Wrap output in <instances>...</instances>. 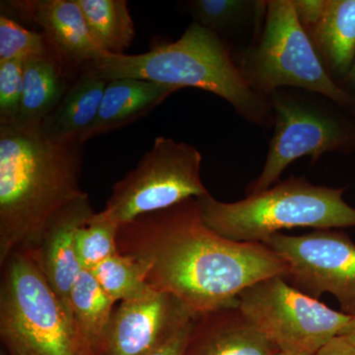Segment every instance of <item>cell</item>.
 I'll return each mask as SVG.
<instances>
[{
    "mask_svg": "<svg viewBox=\"0 0 355 355\" xmlns=\"http://www.w3.org/2000/svg\"><path fill=\"white\" fill-rule=\"evenodd\" d=\"M273 135L261 174L246 188L254 195L279 183L294 161L309 157L312 165L326 153L355 150V114L329 98L296 88H280L268 96Z\"/></svg>",
    "mask_w": 355,
    "mask_h": 355,
    "instance_id": "52a82bcc",
    "label": "cell"
},
{
    "mask_svg": "<svg viewBox=\"0 0 355 355\" xmlns=\"http://www.w3.org/2000/svg\"><path fill=\"white\" fill-rule=\"evenodd\" d=\"M277 355H304V354H288V352H280L279 354Z\"/></svg>",
    "mask_w": 355,
    "mask_h": 355,
    "instance_id": "f546056e",
    "label": "cell"
},
{
    "mask_svg": "<svg viewBox=\"0 0 355 355\" xmlns=\"http://www.w3.org/2000/svg\"><path fill=\"white\" fill-rule=\"evenodd\" d=\"M0 355H8V354H6V352H1V354H0Z\"/></svg>",
    "mask_w": 355,
    "mask_h": 355,
    "instance_id": "4dcf8cb0",
    "label": "cell"
},
{
    "mask_svg": "<svg viewBox=\"0 0 355 355\" xmlns=\"http://www.w3.org/2000/svg\"><path fill=\"white\" fill-rule=\"evenodd\" d=\"M343 336H345V338H347V340H349V342L352 343V345H354L355 347V327H354L352 330H349L347 334H345V335Z\"/></svg>",
    "mask_w": 355,
    "mask_h": 355,
    "instance_id": "f1b7e54d",
    "label": "cell"
},
{
    "mask_svg": "<svg viewBox=\"0 0 355 355\" xmlns=\"http://www.w3.org/2000/svg\"><path fill=\"white\" fill-rule=\"evenodd\" d=\"M263 244L286 261L284 279L318 299L331 293L345 314L355 317V244L343 232L321 229L308 234L277 233Z\"/></svg>",
    "mask_w": 355,
    "mask_h": 355,
    "instance_id": "30bf717a",
    "label": "cell"
},
{
    "mask_svg": "<svg viewBox=\"0 0 355 355\" xmlns=\"http://www.w3.org/2000/svg\"><path fill=\"white\" fill-rule=\"evenodd\" d=\"M304 30L330 76L343 83L355 62V0H326L319 19Z\"/></svg>",
    "mask_w": 355,
    "mask_h": 355,
    "instance_id": "2e32d148",
    "label": "cell"
},
{
    "mask_svg": "<svg viewBox=\"0 0 355 355\" xmlns=\"http://www.w3.org/2000/svg\"><path fill=\"white\" fill-rule=\"evenodd\" d=\"M236 60L258 94L268 98L277 89H302L355 114V95L336 83L324 67L299 22L292 0L268 1L258 37Z\"/></svg>",
    "mask_w": 355,
    "mask_h": 355,
    "instance_id": "5b68a950",
    "label": "cell"
},
{
    "mask_svg": "<svg viewBox=\"0 0 355 355\" xmlns=\"http://www.w3.org/2000/svg\"><path fill=\"white\" fill-rule=\"evenodd\" d=\"M114 304L92 272L83 270L70 292L69 310L77 333L90 355L94 354Z\"/></svg>",
    "mask_w": 355,
    "mask_h": 355,
    "instance_id": "d6986e66",
    "label": "cell"
},
{
    "mask_svg": "<svg viewBox=\"0 0 355 355\" xmlns=\"http://www.w3.org/2000/svg\"><path fill=\"white\" fill-rule=\"evenodd\" d=\"M193 320H191L190 323L187 324L181 330L178 331L176 335L173 336L171 340H168L164 345L159 347L155 352H151V354L148 355H183L184 347H186L187 340H188L189 334H190Z\"/></svg>",
    "mask_w": 355,
    "mask_h": 355,
    "instance_id": "484cf974",
    "label": "cell"
},
{
    "mask_svg": "<svg viewBox=\"0 0 355 355\" xmlns=\"http://www.w3.org/2000/svg\"><path fill=\"white\" fill-rule=\"evenodd\" d=\"M195 316L180 299L148 286L114 308L93 355L150 354Z\"/></svg>",
    "mask_w": 355,
    "mask_h": 355,
    "instance_id": "8fae6325",
    "label": "cell"
},
{
    "mask_svg": "<svg viewBox=\"0 0 355 355\" xmlns=\"http://www.w3.org/2000/svg\"><path fill=\"white\" fill-rule=\"evenodd\" d=\"M119 253L148 266L147 284L196 314L237 305L247 287L286 277V261L263 243L235 242L205 225L197 198L119 226Z\"/></svg>",
    "mask_w": 355,
    "mask_h": 355,
    "instance_id": "6da1fadb",
    "label": "cell"
},
{
    "mask_svg": "<svg viewBox=\"0 0 355 355\" xmlns=\"http://www.w3.org/2000/svg\"><path fill=\"white\" fill-rule=\"evenodd\" d=\"M53 57L44 35L30 31L17 22L0 16V62L32 58Z\"/></svg>",
    "mask_w": 355,
    "mask_h": 355,
    "instance_id": "cb8c5ba5",
    "label": "cell"
},
{
    "mask_svg": "<svg viewBox=\"0 0 355 355\" xmlns=\"http://www.w3.org/2000/svg\"><path fill=\"white\" fill-rule=\"evenodd\" d=\"M89 32L106 53L123 55L135 37V25L125 0H76Z\"/></svg>",
    "mask_w": 355,
    "mask_h": 355,
    "instance_id": "ffe728a7",
    "label": "cell"
},
{
    "mask_svg": "<svg viewBox=\"0 0 355 355\" xmlns=\"http://www.w3.org/2000/svg\"><path fill=\"white\" fill-rule=\"evenodd\" d=\"M25 60L0 62V123L19 119Z\"/></svg>",
    "mask_w": 355,
    "mask_h": 355,
    "instance_id": "d4e9b609",
    "label": "cell"
},
{
    "mask_svg": "<svg viewBox=\"0 0 355 355\" xmlns=\"http://www.w3.org/2000/svg\"><path fill=\"white\" fill-rule=\"evenodd\" d=\"M103 80L133 78L202 89L227 101L248 123L268 130L273 125L270 100L250 87L229 44L216 32L193 22L181 38L156 44L139 55H112L84 65Z\"/></svg>",
    "mask_w": 355,
    "mask_h": 355,
    "instance_id": "3957f363",
    "label": "cell"
},
{
    "mask_svg": "<svg viewBox=\"0 0 355 355\" xmlns=\"http://www.w3.org/2000/svg\"><path fill=\"white\" fill-rule=\"evenodd\" d=\"M108 81L83 71L55 111L42 123L46 137L60 141L84 142L97 118Z\"/></svg>",
    "mask_w": 355,
    "mask_h": 355,
    "instance_id": "e0dca14e",
    "label": "cell"
},
{
    "mask_svg": "<svg viewBox=\"0 0 355 355\" xmlns=\"http://www.w3.org/2000/svg\"><path fill=\"white\" fill-rule=\"evenodd\" d=\"M312 355H355V347L345 336H338Z\"/></svg>",
    "mask_w": 355,
    "mask_h": 355,
    "instance_id": "4316f807",
    "label": "cell"
},
{
    "mask_svg": "<svg viewBox=\"0 0 355 355\" xmlns=\"http://www.w3.org/2000/svg\"><path fill=\"white\" fill-rule=\"evenodd\" d=\"M279 347L237 305L196 315L183 355H277Z\"/></svg>",
    "mask_w": 355,
    "mask_h": 355,
    "instance_id": "5bb4252c",
    "label": "cell"
},
{
    "mask_svg": "<svg viewBox=\"0 0 355 355\" xmlns=\"http://www.w3.org/2000/svg\"><path fill=\"white\" fill-rule=\"evenodd\" d=\"M343 83H345L350 90L355 92V62L354 65H352V69H350L349 76L343 81Z\"/></svg>",
    "mask_w": 355,
    "mask_h": 355,
    "instance_id": "83f0119b",
    "label": "cell"
},
{
    "mask_svg": "<svg viewBox=\"0 0 355 355\" xmlns=\"http://www.w3.org/2000/svg\"><path fill=\"white\" fill-rule=\"evenodd\" d=\"M177 91L172 86L140 79L109 81L97 118L84 137V142L144 118Z\"/></svg>",
    "mask_w": 355,
    "mask_h": 355,
    "instance_id": "9a60e30c",
    "label": "cell"
},
{
    "mask_svg": "<svg viewBox=\"0 0 355 355\" xmlns=\"http://www.w3.org/2000/svg\"><path fill=\"white\" fill-rule=\"evenodd\" d=\"M202 161L195 146L156 137L137 167L114 184L97 216L119 227L144 214L207 195L200 178Z\"/></svg>",
    "mask_w": 355,
    "mask_h": 355,
    "instance_id": "ba28073f",
    "label": "cell"
},
{
    "mask_svg": "<svg viewBox=\"0 0 355 355\" xmlns=\"http://www.w3.org/2000/svg\"><path fill=\"white\" fill-rule=\"evenodd\" d=\"M237 307L280 352L288 354H314L355 327L354 316L331 309L284 277L247 287L238 296Z\"/></svg>",
    "mask_w": 355,
    "mask_h": 355,
    "instance_id": "9c48e42d",
    "label": "cell"
},
{
    "mask_svg": "<svg viewBox=\"0 0 355 355\" xmlns=\"http://www.w3.org/2000/svg\"><path fill=\"white\" fill-rule=\"evenodd\" d=\"M1 268L0 338L7 354L90 355L29 254L16 252Z\"/></svg>",
    "mask_w": 355,
    "mask_h": 355,
    "instance_id": "8992f818",
    "label": "cell"
},
{
    "mask_svg": "<svg viewBox=\"0 0 355 355\" xmlns=\"http://www.w3.org/2000/svg\"><path fill=\"white\" fill-rule=\"evenodd\" d=\"M6 4L44 30L53 58L67 76L108 53L91 36L76 0H14Z\"/></svg>",
    "mask_w": 355,
    "mask_h": 355,
    "instance_id": "7c38bea8",
    "label": "cell"
},
{
    "mask_svg": "<svg viewBox=\"0 0 355 355\" xmlns=\"http://www.w3.org/2000/svg\"><path fill=\"white\" fill-rule=\"evenodd\" d=\"M149 268L146 263L116 253L91 270L114 302L127 300L146 291Z\"/></svg>",
    "mask_w": 355,
    "mask_h": 355,
    "instance_id": "7402d4cb",
    "label": "cell"
},
{
    "mask_svg": "<svg viewBox=\"0 0 355 355\" xmlns=\"http://www.w3.org/2000/svg\"><path fill=\"white\" fill-rule=\"evenodd\" d=\"M118 227L102 220L97 212L78 229L76 234V254L83 270H92L102 261L118 253Z\"/></svg>",
    "mask_w": 355,
    "mask_h": 355,
    "instance_id": "603a6c76",
    "label": "cell"
},
{
    "mask_svg": "<svg viewBox=\"0 0 355 355\" xmlns=\"http://www.w3.org/2000/svg\"><path fill=\"white\" fill-rule=\"evenodd\" d=\"M268 1L257 0H193L187 11L193 22L216 32L231 31L240 26L261 27L265 21Z\"/></svg>",
    "mask_w": 355,
    "mask_h": 355,
    "instance_id": "44dd1931",
    "label": "cell"
},
{
    "mask_svg": "<svg viewBox=\"0 0 355 355\" xmlns=\"http://www.w3.org/2000/svg\"><path fill=\"white\" fill-rule=\"evenodd\" d=\"M345 191L291 177L239 202H219L210 193L197 202L202 221L217 234L235 242L263 243L284 229L354 227L355 209L343 200Z\"/></svg>",
    "mask_w": 355,
    "mask_h": 355,
    "instance_id": "277c9868",
    "label": "cell"
},
{
    "mask_svg": "<svg viewBox=\"0 0 355 355\" xmlns=\"http://www.w3.org/2000/svg\"><path fill=\"white\" fill-rule=\"evenodd\" d=\"M84 144L60 141L41 125L0 123V266L38 244L51 219L84 195Z\"/></svg>",
    "mask_w": 355,
    "mask_h": 355,
    "instance_id": "7a4b0ae2",
    "label": "cell"
},
{
    "mask_svg": "<svg viewBox=\"0 0 355 355\" xmlns=\"http://www.w3.org/2000/svg\"><path fill=\"white\" fill-rule=\"evenodd\" d=\"M95 214L90 198L84 193L60 210L46 226L38 244L26 252L69 313L70 292L83 272L76 254L77 231Z\"/></svg>",
    "mask_w": 355,
    "mask_h": 355,
    "instance_id": "4fadbf2b",
    "label": "cell"
},
{
    "mask_svg": "<svg viewBox=\"0 0 355 355\" xmlns=\"http://www.w3.org/2000/svg\"><path fill=\"white\" fill-rule=\"evenodd\" d=\"M67 76L53 57L25 60L22 101L17 121L25 125H42L69 90Z\"/></svg>",
    "mask_w": 355,
    "mask_h": 355,
    "instance_id": "ac0fdd59",
    "label": "cell"
}]
</instances>
